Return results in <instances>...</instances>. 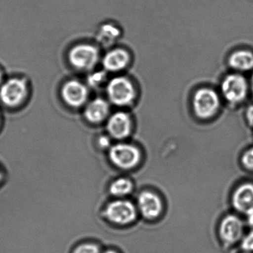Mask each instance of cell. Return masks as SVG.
Masks as SVG:
<instances>
[{
  "label": "cell",
  "mask_w": 253,
  "mask_h": 253,
  "mask_svg": "<svg viewBox=\"0 0 253 253\" xmlns=\"http://www.w3.org/2000/svg\"><path fill=\"white\" fill-rule=\"evenodd\" d=\"M106 94L111 103L116 106H127L135 100L136 89L132 82L125 77H115L108 82Z\"/></svg>",
  "instance_id": "cell-1"
},
{
  "label": "cell",
  "mask_w": 253,
  "mask_h": 253,
  "mask_svg": "<svg viewBox=\"0 0 253 253\" xmlns=\"http://www.w3.org/2000/svg\"><path fill=\"white\" fill-rule=\"evenodd\" d=\"M220 100L217 91L210 88H199L194 94L192 107L198 118L207 120L212 118L218 112Z\"/></svg>",
  "instance_id": "cell-2"
},
{
  "label": "cell",
  "mask_w": 253,
  "mask_h": 253,
  "mask_svg": "<svg viewBox=\"0 0 253 253\" xmlns=\"http://www.w3.org/2000/svg\"><path fill=\"white\" fill-rule=\"evenodd\" d=\"M247 79L240 74H229L221 82L220 91L223 98L231 105H238L245 100L249 91Z\"/></svg>",
  "instance_id": "cell-3"
},
{
  "label": "cell",
  "mask_w": 253,
  "mask_h": 253,
  "mask_svg": "<svg viewBox=\"0 0 253 253\" xmlns=\"http://www.w3.org/2000/svg\"><path fill=\"white\" fill-rule=\"evenodd\" d=\"M109 156L115 167L124 170L134 168L141 159V153L138 148L125 143L111 146Z\"/></svg>",
  "instance_id": "cell-4"
},
{
  "label": "cell",
  "mask_w": 253,
  "mask_h": 253,
  "mask_svg": "<svg viewBox=\"0 0 253 253\" xmlns=\"http://www.w3.org/2000/svg\"><path fill=\"white\" fill-rule=\"evenodd\" d=\"M69 60L75 69L89 71L98 63L100 52L97 47L91 44H79L71 49Z\"/></svg>",
  "instance_id": "cell-5"
},
{
  "label": "cell",
  "mask_w": 253,
  "mask_h": 253,
  "mask_svg": "<svg viewBox=\"0 0 253 253\" xmlns=\"http://www.w3.org/2000/svg\"><path fill=\"white\" fill-rule=\"evenodd\" d=\"M106 218L118 225L132 223L137 217V210L132 203L126 200H117L108 204L104 211Z\"/></svg>",
  "instance_id": "cell-6"
},
{
  "label": "cell",
  "mask_w": 253,
  "mask_h": 253,
  "mask_svg": "<svg viewBox=\"0 0 253 253\" xmlns=\"http://www.w3.org/2000/svg\"><path fill=\"white\" fill-rule=\"evenodd\" d=\"M27 94V84L23 79L12 78L0 87V100L9 107H16L21 104Z\"/></svg>",
  "instance_id": "cell-7"
},
{
  "label": "cell",
  "mask_w": 253,
  "mask_h": 253,
  "mask_svg": "<svg viewBox=\"0 0 253 253\" xmlns=\"http://www.w3.org/2000/svg\"><path fill=\"white\" fill-rule=\"evenodd\" d=\"M86 85L76 80L67 81L62 87L61 95L68 106L79 108L86 103L88 97Z\"/></svg>",
  "instance_id": "cell-8"
},
{
  "label": "cell",
  "mask_w": 253,
  "mask_h": 253,
  "mask_svg": "<svg viewBox=\"0 0 253 253\" xmlns=\"http://www.w3.org/2000/svg\"><path fill=\"white\" fill-rule=\"evenodd\" d=\"M132 129L131 117L125 112H117L108 118L106 130L112 138L124 140L130 135Z\"/></svg>",
  "instance_id": "cell-9"
},
{
  "label": "cell",
  "mask_w": 253,
  "mask_h": 253,
  "mask_svg": "<svg viewBox=\"0 0 253 253\" xmlns=\"http://www.w3.org/2000/svg\"><path fill=\"white\" fill-rule=\"evenodd\" d=\"M244 224L239 217L232 214L226 216L219 226V235L224 244L232 245L242 238Z\"/></svg>",
  "instance_id": "cell-10"
},
{
  "label": "cell",
  "mask_w": 253,
  "mask_h": 253,
  "mask_svg": "<svg viewBox=\"0 0 253 253\" xmlns=\"http://www.w3.org/2000/svg\"><path fill=\"white\" fill-rule=\"evenodd\" d=\"M137 207L140 214L146 219L157 218L162 211V203L158 195L150 192L140 194L137 199Z\"/></svg>",
  "instance_id": "cell-11"
},
{
  "label": "cell",
  "mask_w": 253,
  "mask_h": 253,
  "mask_svg": "<svg viewBox=\"0 0 253 253\" xmlns=\"http://www.w3.org/2000/svg\"><path fill=\"white\" fill-rule=\"evenodd\" d=\"M234 208L241 213L247 214L253 211V184L244 183L238 186L232 198Z\"/></svg>",
  "instance_id": "cell-12"
},
{
  "label": "cell",
  "mask_w": 253,
  "mask_h": 253,
  "mask_svg": "<svg viewBox=\"0 0 253 253\" xmlns=\"http://www.w3.org/2000/svg\"><path fill=\"white\" fill-rule=\"evenodd\" d=\"M130 60L131 57L126 50L115 48L105 54L102 63L106 72H118L125 69L129 64Z\"/></svg>",
  "instance_id": "cell-13"
},
{
  "label": "cell",
  "mask_w": 253,
  "mask_h": 253,
  "mask_svg": "<svg viewBox=\"0 0 253 253\" xmlns=\"http://www.w3.org/2000/svg\"><path fill=\"white\" fill-rule=\"evenodd\" d=\"M110 113V105L104 99L97 97L87 104L84 115L88 122L100 124L108 119Z\"/></svg>",
  "instance_id": "cell-14"
},
{
  "label": "cell",
  "mask_w": 253,
  "mask_h": 253,
  "mask_svg": "<svg viewBox=\"0 0 253 253\" xmlns=\"http://www.w3.org/2000/svg\"><path fill=\"white\" fill-rule=\"evenodd\" d=\"M228 64L237 72H249L253 69V53L249 50L234 51L228 58Z\"/></svg>",
  "instance_id": "cell-15"
},
{
  "label": "cell",
  "mask_w": 253,
  "mask_h": 253,
  "mask_svg": "<svg viewBox=\"0 0 253 253\" xmlns=\"http://www.w3.org/2000/svg\"><path fill=\"white\" fill-rule=\"evenodd\" d=\"M121 36L119 28L113 25L106 24L102 26L97 35L98 41L105 47L113 45Z\"/></svg>",
  "instance_id": "cell-16"
},
{
  "label": "cell",
  "mask_w": 253,
  "mask_h": 253,
  "mask_svg": "<svg viewBox=\"0 0 253 253\" xmlns=\"http://www.w3.org/2000/svg\"><path fill=\"white\" fill-rule=\"evenodd\" d=\"M132 189L133 185L131 180L122 177L112 182L109 187V192L114 196L123 197L128 195Z\"/></svg>",
  "instance_id": "cell-17"
},
{
  "label": "cell",
  "mask_w": 253,
  "mask_h": 253,
  "mask_svg": "<svg viewBox=\"0 0 253 253\" xmlns=\"http://www.w3.org/2000/svg\"><path fill=\"white\" fill-rule=\"evenodd\" d=\"M106 81H107V75L103 71L94 72L88 77V85L92 88L101 87L106 84Z\"/></svg>",
  "instance_id": "cell-18"
},
{
  "label": "cell",
  "mask_w": 253,
  "mask_h": 253,
  "mask_svg": "<svg viewBox=\"0 0 253 253\" xmlns=\"http://www.w3.org/2000/svg\"><path fill=\"white\" fill-rule=\"evenodd\" d=\"M241 163L244 168L253 171V147L250 148L243 154Z\"/></svg>",
  "instance_id": "cell-19"
},
{
  "label": "cell",
  "mask_w": 253,
  "mask_h": 253,
  "mask_svg": "<svg viewBox=\"0 0 253 253\" xmlns=\"http://www.w3.org/2000/svg\"><path fill=\"white\" fill-rule=\"evenodd\" d=\"M73 253H100V249L94 244H84L75 248Z\"/></svg>",
  "instance_id": "cell-20"
},
{
  "label": "cell",
  "mask_w": 253,
  "mask_h": 253,
  "mask_svg": "<svg viewBox=\"0 0 253 253\" xmlns=\"http://www.w3.org/2000/svg\"><path fill=\"white\" fill-rule=\"evenodd\" d=\"M241 248L247 253H253V230L243 238Z\"/></svg>",
  "instance_id": "cell-21"
},
{
  "label": "cell",
  "mask_w": 253,
  "mask_h": 253,
  "mask_svg": "<svg viewBox=\"0 0 253 253\" xmlns=\"http://www.w3.org/2000/svg\"><path fill=\"white\" fill-rule=\"evenodd\" d=\"M246 120L248 123L249 126L253 127V105H250L246 109Z\"/></svg>",
  "instance_id": "cell-22"
},
{
  "label": "cell",
  "mask_w": 253,
  "mask_h": 253,
  "mask_svg": "<svg viewBox=\"0 0 253 253\" xmlns=\"http://www.w3.org/2000/svg\"><path fill=\"white\" fill-rule=\"evenodd\" d=\"M99 146L103 148V149H106V148L109 147L110 146V140L107 137H105V136L100 137L99 139Z\"/></svg>",
  "instance_id": "cell-23"
},
{
  "label": "cell",
  "mask_w": 253,
  "mask_h": 253,
  "mask_svg": "<svg viewBox=\"0 0 253 253\" xmlns=\"http://www.w3.org/2000/svg\"><path fill=\"white\" fill-rule=\"evenodd\" d=\"M247 215V223L250 226H253V211L248 213Z\"/></svg>",
  "instance_id": "cell-24"
},
{
  "label": "cell",
  "mask_w": 253,
  "mask_h": 253,
  "mask_svg": "<svg viewBox=\"0 0 253 253\" xmlns=\"http://www.w3.org/2000/svg\"><path fill=\"white\" fill-rule=\"evenodd\" d=\"M250 89H251L252 94L253 96V75L252 76L251 81H250Z\"/></svg>",
  "instance_id": "cell-25"
},
{
  "label": "cell",
  "mask_w": 253,
  "mask_h": 253,
  "mask_svg": "<svg viewBox=\"0 0 253 253\" xmlns=\"http://www.w3.org/2000/svg\"><path fill=\"white\" fill-rule=\"evenodd\" d=\"M2 73H1V72H0V84H1V82H2Z\"/></svg>",
  "instance_id": "cell-26"
},
{
  "label": "cell",
  "mask_w": 253,
  "mask_h": 253,
  "mask_svg": "<svg viewBox=\"0 0 253 253\" xmlns=\"http://www.w3.org/2000/svg\"><path fill=\"white\" fill-rule=\"evenodd\" d=\"M104 253H117L116 252L112 251V250H109V251L106 252Z\"/></svg>",
  "instance_id": "cell-27"
},
{
  "label": "cell",
  "mask_w": 253,
  "mask_h": 253,
  "mask_svg": "<svg viewBox=\"0 0 253 253\" xmlns=\"http://www.w3.org/2000/svg\"><path fill=\"white\" fill-rule=\"evenodd\" d=\"M2 178V174H1V172H0V180Z\"/></svg>",
  "instance_id": "cell-28"
},
{
  "label": "cell",
  "mask_w": 253,
  "mask_h": 253,
  "mask_svg": "<svg viewBox=\"0 0 253 253\" xmlns=\"http://www.w3.org/2000/svg\"></svg>",
  "instance_id": "cell-29"
}]
</instances>
